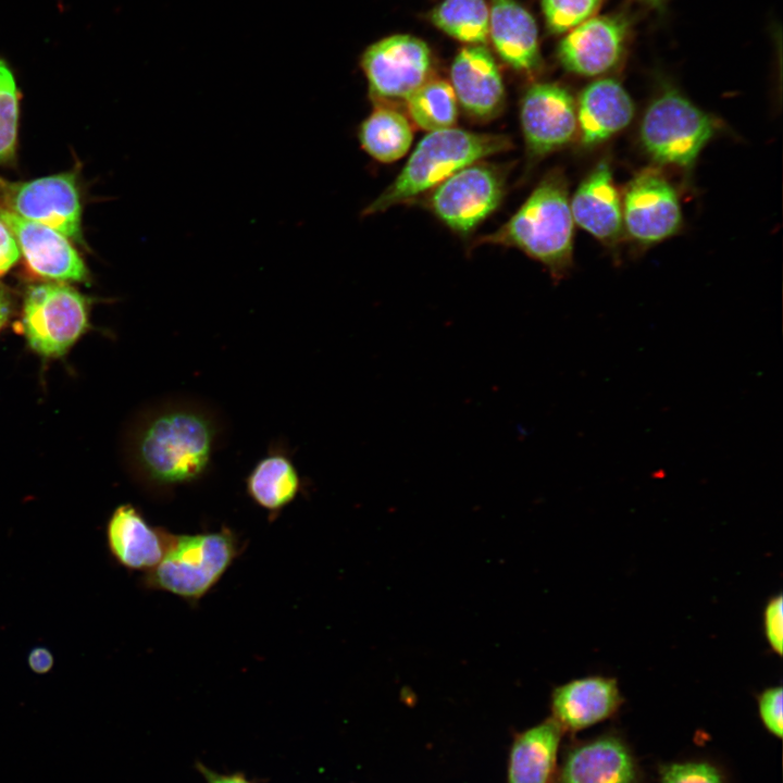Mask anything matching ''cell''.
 Instances as JSON below:
<instances>
[{"mask_svg":"<svg viewBox=\"0 0 783 783\" xmlns=\"http://www.w3.org/2000/svg\"><path fill=\"white\" fill-rule=\"evenodd\" d=\"M225 433L219 411L192 397L172 396L142 418L133 439L140 482L158 497L206 477Z\"/></svg>","mask_w":783,"mask_h":783,"instance_id":"6da1fadb","label":"cell"},{"mask_svg":"<svg viewBox=\"0 0 783 783\" xmlns=\"http://www.w3.org/2000/svg\"><path fill=\"white\" fill-rule=\"evenodd\" d=\"M574 221L564 174H546L519 210L477 244L514 247L544 264L555 279L573 264Z\"/></svg>","mask_w":783,"mask_h":783,"instance_id":"7a4b0ae2","label":"cell"},{"mask_svg":"<svg viewBox=\"0 0 783 783\" xmlns=\"http://www.w3.org/2000/svg\"><path fill=\"white\" fill-rule=\"evenodd\" d=\"M511 148L512 142L506 135L455 127L430 132L393 183L363 210V214H375L408 202L434 189L459 170Z\"/></svg>","mask_w":783,"mask_h":783,"instance_id":"3957f363","label":"cell"},{"mask_svg":"<svg viewBox=\"0 0 783 783\" xmlns=\"http://www.w3.org/2000/svg\"><path fill=\"white\" fill-rule=\"evenodd\" d=\"M241 550L237 535L226 526L213 532L172 534L161 561L144 573L140 585L197 605L220 582Z\"/></svg>","mask_w":783,"mask_h":783,"instance_id":"277c9868","label":"cell"},{"mask_svg":"<svg viewBox=\"0 0 783 783\" xmlns=\"http://www.w3.org/2000/svg\"><path fill=\"white\" fill-rule=\"evenodd\" d=\"M721 123L675 89H666L647 107L639 125L645 152L660 165L689 170Z\"/></svg>","mask_w":783,"mask_h":783,"instance_id":"5b68a950","label":"cell"},{"mask_svg":"<svg viewBox=\"0 0 783 783\" xmlns=\"http://www.w3.org/2000/svg\"><path fill=\"white\" fill-rule=\"evenodd\" d=\"M22 323L32 349L45 357H60L86 331V299L65 284L32 286L25 296Z\"/></svg>","mask_w":783,"mask_h":783,"instance_id":"8992f818","label":"cell"},{"mask_svg":"<svg viewBox=\"0 0 783 783\" xmlns=\"http://www.w3.org/2000/svg\"><path fill=\"white\" fill-rule=\"evenodd\" d=\"M505 185L499 167L478 161L437 185L428 207L450 229L468 234L498 208Z\"/></svg>","mask_w":783,"mask_h":783,"instance_id":"52a82bcc","label":"cell"},{"mask_svg":"<svg viewBox=\"0 0 783 783\" xmlns=\"http://www.w3.org/2000/svg\"><path fill=\"white\" fill-rule=\"evenodd\" d=\"M371 97L382 102L407 101L432 69L427 45L411 35H394L370 46L361 58Z\"/></svg>","mask_w":783,"mask_h":783,"instance_id":"ba28073f","label":"cell"},{"mask_svg":"<svg viewBox=\"0 0 783 783\" xmlns=\"http://www.w3.org/2000/svg\"><path fill=\"white\" fill-rule=\"evenodd\" d=\"M621 197L623 231L635 243L651 246L681 229L679 195L660 170L647 167L638 172Z\"/></svg>","mask_w":783,"mask_h":783,"instance_id":"9c48e42d","label":"cell"},{"mask_svg":"<svg viewBox=\"0 0 783 783\" xmlns=\"http://www.w3.org/2000/svg\"><path fill=\"white\" fill-rule=\"evenodd\" d=\"M0 199L2 207L24 219L80 238V202L73 173L21 183L0 178Z\"/></svg>","mask_w":783,"mask_h":783,"instance_id":"30bf717a","label":"cell"},{"mask_svg":"<svg viewBox=\"0 0 783 783\" xmlns=\"http://www.w3.org/2000/svg\"><path fill=\"white\" fill-rule=\"evenodd\" d=\"M520 121L531 159L555 152L577 136L576 102L557 84L531 86L521 102Z\"/></svg>","mask_w":783,"mask_h":783,"instance_id":"8fae6325","label":"cell"},{"mask_svg":"<svg viewBox=\"0 0 783 783\" xmlns=\"http://www.w3.org/2000/svg\"><path fill=\"white\" fill-rule=\"evenodd\" d=\"M0 221L20 246L28 270L44 278L82 282L87 270L66 237L0 204Z\"/></svg>","mask_w":783,"mask_h":783,"instance_id":"7c38bea8","label":"cell"},{"mask_svg":"<svg viewBox=\"0 0 783 783\" xmlns=\"http://www.w3.org/2000/svg\"><path fill=\"white\" fill-rule=\"evenodd\" d=\"M625 37V24L620 18L591 17L569 30L559 44L558 58L574 74L599 76L619 63Z\"/></svg>","mask_w":783,"mask_h":783,"instance_id":"4fadbf2b","label":"cell"},{"mask_svg":"<svg viewBox=\"0 0 783 783\" xmlns=\"http://www.w3.org/2000/svg\"><path fill=\"white\" fill-rule=\"evenodd\" d=\"M451 87L464 111L478 120L495 117L502 109L505 86L492 53L481 45L462 48L450 69Z\"/></svg>","mask_w":783,"mask_h":783,"instance_id":"5bb4252c","label":"cell"},{"mask_svg":"<svg viewBox=\"0 0 783 783\" xmlns=\"http://www.w3.org/2000/svg\"><path fill=\"white\" fill-rule=\"evenodd\" d=\"M623 703L614 678L588 675L554 688L552 719L569 732H577L611 718Z\"/></svg>","mask_w":783,"mask_h":783,"instance_id":"9a60e30c","label":"cell"},{"mask_svg":"<svg viewBox=\"0 0 783 783\" xmlns=\"http://www.w3.org/2000/svg\"><path fill=\"white\" fill-rule=\"evenodd\" d=\"M570 207L574 224L605 245L619 243L624 232L622 197L607 160L599 161L581 182Z\"/></svg>","mask_w":783,"mask_h":783,"instance_id":"2e32d148","label":"cell"},{"mask_svg":"<svg viewBox=\"0 0 783 783\" xmlns=\"http://www.w3.org/2000/svg\"><path fill=\"white\" fill-rule=\"evenodd\" d=\"M171 535L165 529L150 524L132 504L116 507L105 527L108 549L114 561L144 573L161 561Z\"/></svg>","mask_w":783,"mask_h":783,"instance_id":"e0dca14e","label":"cell"},{"mask_svg":"<svg viewBox=\"0 0 783 783\" xmlns=\"http://www.w3.org/2000/svg\"><path fill=\"white\" fill-rule=\"evenodd\" d=\"M634 103L616 79L600 78L587 85L576 102L577 137L585 148L596 147L626 128Z\"/></svg>","mask_w":783,"mask_h":783,"instance_id":"ac0fdd59","label":"cell"},{"mask_svg":"<svg viewBox=\"0 0 783 783\" xmlns=\"http://www.w3.org/2000/svg\"><path fill=\"white\" fill-rule=\"evenodd\" d=\"M637 767L621 738L606 735L571 749L557 783H636Z\"/></svg>","mask_w":783,"mask_h":783,"instance_id":"d6986e66","label":"cell"},{"mask_svg":"<svg viewBox=\"0 0 783 783\" xmlns=\"http://www.w3.org/2000/svg\"><path fill=\"white\" fill-rule=\"evenodd\" d=\"M488 36L500 58L521 72H534L540 63L537 25L515 0H493Z\"/></svg>","mask_w":783,"mask_h":783,"instance_id":"ffe728a7","label":"cell"},{"mask_svg":"<svg viewBox=\"0 0 783 783\" xmlns=\"http://www.w3.org/2000/svg\"><path fill=\"white\" fill-rule=\"evenodd\" d=\"M562 733L552 718L519 733L509 755L508 783H548Z\"/></svg>","mask_w":783,"mask_h":783,"instance_id":"44dd1931","label":"cell"},{"mask_svg":"<svg viewBox=\"0 0 783 783\" xmlns=\"http://www.w3.org/2000/svg\"><path fill=\"white\" fill-rule=\"evenodd\" d=\"M245 484L251 500L273 514L291 504L301 488L298 470L281 446L270 448L253 465Z\"/></svg>","mask_w":783,"mask_h":783,"instance_id":"7402d4cb","label":"cell"},{"mask_svg":"<svg viewBox=\"0 0 783 783\" xmlns=\"http://www.w3.org/2000/svg\"><path fill=\"white\" fill-rule=\"evenodd\" d=\"M358 139L369 156L390 163L408 152L413 130L403 113L381 104L359 125Z\"/></svg>","mask_w":783,"mask_h":783,"instance_id":"603a6c76","label":"cell"},{"mask_svg":"<svg viewBox=\"0 0 783 783\" xmlns=\"http://www.w3.org/2000/svg\"><path fill=\"white\" fill-rule=\"evenodd\" d=\"M431 20L462 42L480 45L488 37L489 8L485 0H444L432 11Z\"/></svg>","mask_w":783,"mask_h":783,"instance_id":"cb8c5ba5","label":"cell"},{"mask_svg":"<svg viewBox=\"0 0 783 783\" xmlns=\"http://www.w3.org/2000/svg\"><path fill=\"white\" fill-rule=\"evenodd\" d=\"M406 103L410 117L422 129L435 132L456 124L458 101L451 85L446 80H426Z\"/></svg>","mask_w":783,"mask_h":783,"instance_id":"d4e9b609","label":"cell"},{"mask_svg":"<svg viewBox=\"0 0 783 783\" xmlns=\"http://www.w3.org/2000/svg\"><path fill=\"white\" fill-rule=\"evenodd\" d=\"M18 120V98L14 77L0 60V164L15 153Z\"/></svg>","mask_w":783,"mask_h":783,"instance_id":"484cf974","label":"cell"},{"mask_svg":"<svg viewBox=\"0 0 783 783\" xmlns=\"http://www.w3.org/2000/svg\"><path fill=\"white\" fill-rule=\"evenodd\" d=\"M602 0H542L548 27L554 33L569 32L597 11Z\"/></svg>","mask_w":783,"mask_h":783,"instance_id":"4316f807","label":"cell"},{"mask_svg":"<svg viewBox=\"0 0 783 783\" xmlns=\"http://www.w3.org/2000/svg\"><path fill=\"white\" fill-rule=\"evenodd\" d=\"M660 783H724L719 770L706 761L675 762L666 766Z\"/></svg>","mask_w":783,"mask_h":783,"instance_id":"83f0119b","label":"cell"},{"mask_svg":"<svg viewBox=\"0 0 783 783\" xmlns=\"http://www.w3.org/2000/svg\"><path fill=\"white\" fill-rule=\"evenodd\" d=\"M782 687L771 686L763 689L757 697L758 711L762 724L772 735L782 737Z\"/></svg>","mask_w":783,"mask_h":783,"instance_id":"f1b7e54d","label":"cell"},{"mask_svg":"<svg viewBox=\"0 0 783 783\" xmlns=\"http://www.w3.org/2000/svg\"><path fill=\"white\" fill-rule=\"evenodd\" d=\"M763 632L772 651L781 656L783 650V598L781 594L771 597L765 606Z\"/></svg>","mask_w":783,"mask_h":783,"instance_id":"f546056e","label":"cell"},{"mask_svg":"<svg viewBox=\"0 0 783 783\" xmlns=\"http://www.w3.org/2000/svg\"><path fill=\"white\" fill-rule=\"evenodd\" d=\"M18 248L10 229L0 221V275L5 273L17 260Z\"/></svg>","mask_w":783,"mask_h":783,"instance_id":"4dcf8cb0","label":"cell"},{"mask_svg":"<svg viewBox=\"0 0 783 783\" xmlns=\"http://www.w3.org/2000/svg\"><path fill=\"white\" fill-rule=\"evenodd\" d=\"M53 655L46 647L37 646L28 652L27 664L37 674L48 673L53 668Z\"/></svg>","mask_w":783,"mask_h":783,"instance_id":"1f68e13d","label":"cell"},{"mask_svg":"<svg viewBox=\"0 0 783 783\" xmlns=\"http://www.w3.org/2000/svg\"><path fill=\"white\" fill-rule=\"evenodd\" d=\"M209 783H249L241 775H219L214 773H208Z\"/></svg>","mask_w":783,"mask_h":783,"instance_id":"d6a6232c","label":"cell"},{"mask_svg":"<svg viewBox=\"0 0 783 783\" xmlns=\"http://www.w3.org/2000/svg\"><path fill=\"white\" fill-rule=\"evenodd\" d=\"M10 299L7 293L0 288V328L7 322L10 314Z\"/></svg>","mask_w":783,"mask_h":783,"instance_id":"836d02e7","label":"cell"},{"mask_svg":"<svg viewBox=\"0 0 783 783\" xmlns=\"http://www.w3.org/2000/svg\"><path fill=\"white\" fill-rule=\"evenodd\" d=\"M646 1H649V2L655 3V2H658V1H660V0H646Z\"/></svg>","mask_w":783,"mask_h":783,"instance_id":"e575fe53","label":"cell"}]
</instances>
